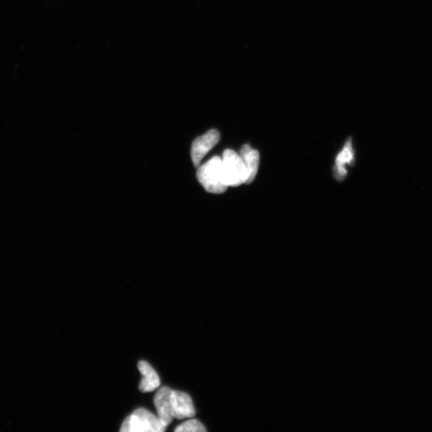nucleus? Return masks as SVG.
Returning a JSON list of instances; mask_svg holds the SVG:
<instances>
[{
	"label": "nucleus",
	"instance_id": "obj_1",
	"mask_svg": "<svg viewBox=\"0 0 432 432\" xmlns=\"http://www.w3.org/2000/svg\"><path fill=\"white\" fill-rule=\"evenodd\" d=\"M197 179L206 192L213 194H222L228 189L225 182L223 161L220 156H215L197 170Z\"/></svg>",
	"mask_w": 432,
	"mask_h": 432
},
{
	"label": "nucleus",
	"instance_id": "obj_2",
	"mask_svg": "<svg viewBox=\"0 0 432 432\" xmlns=\"http://www.w3.org/2000/svg\"><path fill=\"white\" fill-rule=\"evenodd\" d=\"M167 425L151 411L145 409H138L133 414L125 419L121 428V432H164Z\"/></svg>",
	"mask_w": 432,
	"mask_h": 432
},
{
	"label": "nucleus",
	"instance_id": "obj_3",
	"mask_svg": "<svg viewBox=\"0 0 432 432\" xmlns=\"http://www.w3.org/2000/svg\"><path fill=\"white\" fill-rule=\"evenodd\" d=\"M223 170L228 187H237L247 184L248 172L240 155L228 149L223 154Z\"/></svg>",
	"mask_w": 432,
	"mask_h": 432
},
{
	"label": "nucleus",
	"instance_id": "obj_4",
	"mask_svg": "<svg viewBox=\"0 0 432 432\" xmlns=\"http://www.w3.org/2000/svg\"><path fill=\"white\" fill-rule=\"evenodd\" d=\"M221 135L216 130H211L202 136L196 138L192 143V160L194 165L199 167L202 160L220 141Z\"/></svg>",
	"mask_w": 432,
	"mask_h": 432
},
{
	"label": "nucleus",
	"instance_id": "obj_5",
	"mask_svg": "<svg viewBox=\"0 0 432 432\" xmlns=\"http://www.w3.org/2000/svg\"><path fill=\"white\" fill-rule=\"evenodd\" d=\"M171 401L175 419H183L195 416V406H194L189 394L184 392L172 391Z\"/></svg>",
	"mask_w": 432,
	"mask_h": 432
},
{
	"label": "nucleus",
	"instance_id": "obj_6",
	"mask_svg": "<svg viewBox=\"0 0 432 432\" xmlns=\"http://www.w3.org/2000/svg\"><path fill=\"white\" fill-rule=\"evenodd\" d=\"M172 391L170 387H162L156 392L153 400L158 416L167 425L170 424L174 419L171 401Z\"/></svg>",
	"mask_w": 432,
	"mask_h": 432
},
{
	"label": "nucleus",
	"instance_id": "obj_7",
	"mask_svg": "<svg viewBox=\"0 0 432 432\" xmlns=\"http://www.w3.org/2000/svg\"><path fill=\"white\" fill-rule=\"evenodd\" d=\"M138 368H139V371L143 375V379L139 385V389L141 392H151L160 387V380L159 375L148 362L140 361L138 364Z\"/></svg>",
	"mask_w": 432,
	"mask_h": 432
},
{
	"label": "nucleus",
	"instance_id": "obj_8",
	"mask_svg": "<svg viewBox=\"0 0 432 432\" xmlns=\"http://www.w3.org/2000/svg\"><path fill=\"white\" fill-rule=\"evenodd\" d=\"M241 158L247 167L248 179L247 184H252L257 175L260 165V154L252 147L244 145L240 150Z\"/></svg>",
	"mask_w": 432,
	"mask_h": 432
},
{
	"label": "nucleus",
	"instance_id": "obj_9",
	"mask_svg": "<svg viewBox=\"0 0 432 432\" xmlns=\"http://www.w3.org/2000/svg\"><path fill=\"white\" fill-rule=\"evenodd\" d=\"M354 159L352 142L349 140L341 153L338 155L335 167V175L338 180H343L347 175L345 166L353 165Z\"/></svg>",
	"mask_w": 432,
	"mask_h": 432
},
{
	"label": "nucleus",
	"instance_id": "obj_10",
	"mask_svg": "<svg viewBox=\"0 0 432 432\" xmlns=\"http://www.w3.org/2000/svg\"><path fill=\"white\" fill-rule=\"evenodd\" d=\"M175 432H206L204 426L196 419H189L175 429Z\"/></svg>",
	"mask_w": 432,
	"mask_h": 432
}]
</instances>
